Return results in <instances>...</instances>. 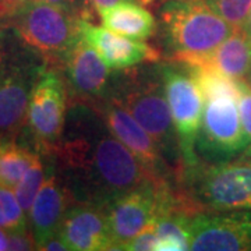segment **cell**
I'll use <instances>...</instances> for the list:
<instances>
[{
    "mask_svg": "<svg viewBox=\"0 0 251 251\" xmlns=\"http://www.w3.org/2000/svg\"><path fill=\"white\" fill-rule=\"evenodd\" d=\"M250 85H251V82H250Z\"/></svg>",
    "mask_w": 251,
    "mask_h": 251,
    "instance_id": "34",
    "label": "cell"
},
{
    "mask_svg": "<svg viewBox=\"0 0 251 251\" xmlns=\"http://www.w3.org/2000/svg\"><path fill=\"white\" fill-rule=\"evenodd\" d=\"M49 156L74 202L105 208L152 180L98 110L84 100H69L63 134Z\"/></svg>",
    "mask_w": 251,
    "mask_h": 251,
    "instance_id": "1",
    "label": "cell"
},
{
    "mask_svg": "<svg viewBox=\"0 0 251 251\" xmlns=\"http://www.w3.org/2000/svg\"><path fill=\"white\" fill-rule=\"evenodd\" d=\"M39 158L35 147L18 143L17 138L0 141V184L14 190Z\"/></svg>",
    "mask_w": 251,
    "mask_h": 251,
    "instance_id": "18",
    "label": "cell"
},
{
    "mask_svg": "<svg viewBox=\"0 0 251 251\" xmlns=\"http://www.w3.org/2000/svg\"><path fill=\"white\" fill-rule=\"evenodd\" d=\"M100 23L110 31L133 39H148L155 35L158 24L151 11L137 1H122L98 13Z\"/></svg>",
    "mask_w": 251,
    "mask_h": 251,
    "instance_id": "16",
    "label": "cell"
},
{
    "mask_svg": "<svg viewBox=\"0 0 251 251\" xmlns=\"http://www.w3.org/2000/svg\"><path fill=\"white\" fill-rule=\"evenodd\" d=\"M190 250L251 251V211L204 212L193 216Z\"/></svg>",
    "mask_w": 251,
    "mask_h": 251,
    "instance_id": "12",
    "label": "cell"
},
{
    "mask_svg": "<svg viewBox=\"0 0 251 251\" xmlns=\"http://www.w3.org/2000/svg\"><path fill=\"white\" fill-rule=\"evenodd\" d=\"M206 4L234 28H242L251 11V0H205Z\"/></svg>",
    "mask_w": 251,
    "mask_h": 251,
    "instance_id": "22",
    "label": "cell"
},
{
    "mask_svg": "<svg viewBox=\"0 0 251 251\" xmlns=\"http://www.w3.org/2000/svg\"><path fill=\"white\" fill-rule=\"evenodd\" d=\"M42 1L59 6V7L67 10L75 16H80V17L87 20V9H85L84 1H81V0H42Z\"/></svg>",
    "mask_w": 251,
    "mask_h": 251,
    "instance_id": "26",
    "label": "cell"
},
{
    "mask_svg": "<svg viewBox=\"0 0 251 251\" xmlns=\"http://www.w3.org/2000/svg\"><path fill=\"white\" fill-rule=\"evenodd\" d=\"M158 236L153 230L152 224L145 227L141 233L135 236L131 242L127 243L125 247L126 251H156Z\"/></svg>",
    "mask_w": 251,
    "mask_h": 251,
    "instance_id": "24",
    "label": "cell"
},
{
    "mask_svg": "<svg viewBox=\"0 0 251 251\" xmlns=\"http://www.w3.org/2000/svg\"><path fill=\"white\" fill-rule=\"evenodd\" d=\"M9 250V233L0 227V251Z\"/></svg>",
    "mask_w": 251,
    "mask_h": 251,
    "instance_id": "30",
    "label": "cell"
},
{
    "mask_svg": "<svg viewBox=\"0 0 251 251\" xmlns=\"http://www.w3.org/2000/svg\"><path fill=\"white\" fill-rule=\"evenodd\" d=\"M179 191L196 215L251 211V158L198 162L183 171Z\"/></svg>",
    "mask_w": 251,
    "mask_h": 251,
    "instance_id": "5",
    "label": "cell"
},
{
    "mask_svg": "<svg viewBox=\"0 0 251 251\" xmlns=\"http://www.w3.org/2000/svg\"><path fill=\"white\" fill-rule=\"evenodd\" d=\"M247 147L239 98L205 99L202 122L196 140V155L202 163H221L242 156Z\"/></svg>",
    "mask_w": 251,
    "mask_h": 251,
    "instance_id": "7",
    "label": "cell"
},
{
    "mask_svg": "<svg viewBox=\"0 0 251 251\" xmlns=\"http://www.w3.org/2000/svg\"><path fill=\"white\" fill-rule=\"evenodd\" d=\"M211 63L237 82H251V36L236 28L211 53Z\"/></svg>",
    "mask_w": 251,
    "mask_h": 251,
    "instance_id": "17",
    "label": "cell"
},
{
    "mask_svg": "<svg viewBox=\"0 0 251 251\" xmlns=\"http://www.w3.org/2000/svg\"><path fill=\"white\" fill-rule=\"evenodd\" d=\"M80 16L42 0H29L6 21L24 42L42 54L49 67L59 70L81 36Z\"/></svg>",
    "mask_w": 251,
    "mask_h": 251,
    "instance_id": "6",
    "label": "cell"
},
{
    "mask_svg": "<svg viewBox=\"0 0 251 251\" xmlns=\"http://www.w3.org/2000/svg\"><path fill=\"white\" fill-rule=\"evenodd\" d=\"M59 236L72 251L113 250L105 208L74 202L63 218Z\"/></svg>",
    "mask_w": 251,
    "mask_h": 251,
    "instance_id": "14",
    "label": "cell"
},
{
    "mask_svg": "<svg viewBox=\"0 0 251 251\" xmlns=\"http://www.w3.org/2000/svg\"><path fill=\"white\" fill-rule=\"evenodd\" d=\"M39 250H48V251H66L69 250V247L66 246V243L63 242L62 237L59 236V233L53 236L52 239H49L48 242L44 243Z\"/></svg>",
    "mask_w": 251,
    "mask_h": 251,
    "instance_id": "29",
    "label": "cell"
},
{
    "mask_svg": "<svg viewBox=\"0 0 251 251\" xmlns=\"http://www.w3.org/2000/svg\"><path fill=\"white\" fill-rule=\"evenodd\" d=\"M46 177H48V175H46L45 165H44L42 159L39 158L28 169L27 173L24 175V177L20 180V183L14 187V193L18 198V202L21 204L23 209L27 214H29V209L34 204L35 197L38 196V193H39Z\"/></svg>",
    "mask_w": 251,
    "mask_h": 251,
    "instance_id": "21",
    "label": "cell"
},
{
    "mask_svg": "<svg viewBox=\"0 0 251 251\" xmlns=\"http://www.w3.org/2000/svg\"><path fill=\"white\" fill-rule=\"evenodd\" d=\"M159 64L172 119L179 137L184 171L198 163L196 140L202 122L205 98L197 82L179 63L166 60Z\"/></svg>",
    "mask_w": 251,
    "mask_h": 251,
    "instance_id": "8",
    "label": "cell"
},
{
    "mask_svg": "<svg viewBox=\"0 0 251 251\" xmlns=\"http://www.w3.org/2000/svg\"><path fill=\"white\" fill-rule=\"evenodd\" d=\"M122 1H137L140 3L138 0H84L85 3V7H87V13H88V20L92 18V13H99L100 10L108 9L113 4L117 3H122Z\"/></svg>",
    "mask_w": 251,
    "mask_h": 251,
    "instance_id": "27",
    "label": "cell"
},
{
    "mask_svg": "<svg viewBox=\"0 0 251 251\" xmlns=\"http://www.w3.org/2000/svg\"><path fill=\"white\" fill-rule=\"evenodd\" d=\"M29 0H0V21H6L7 18L24 6Z\"/></svg>",
    "mask_w": 251,
    "mask_h": 251,
    "instance_id": "28",
    "label": "cell"
},
{
    "mask_svg": "<svg viewBox=\"0 0 251 251\" xmlns=\"http://www.w3.org/2000/svg\"><path fill=\"white\" fill-rule=\"evenodd\" d=\"M59 72L66 81L69 100L84 102L108 97L117 75V70L109 67L82 36L67 53Z\"/></svg>",
    "mask_w": 251,
    "mask_h": 251,
    "instance_id": "11",
    "label": "cell"
},
{
    "mask_svg": "<svg viewBox=\"0 0 251 251\" xmlns=\"http://www.w3.org/2000/svg\"><path fill=\"white\" fill-rule=\"evenodd\" d=\"M88 103L98 110L109 130L131 151L155 183L179 184V175L165 158L158 144L120 103L110 97Z\"/></svg>",
    "mask_w": 251,
    "mask_h": 251,
    "instance_id": "9",
    "label": "cell"
},
{
    "mask_svg": "<svg viewBox=\"0 0 251 251\" xmlns=\"http://www.w3.org/2000/svg\"><path fill=\"white\" fill-rule=\"evenodd\" d=\"M0 23H3V21H0Z\"/></svg>",
    "mask_w": 251,
    "mask_h": 251,
    "instance_id": "33",
    "label": "cell"
},
{
    "mask_svg": "<svg viewBox=\"0 0 251 251\" xmlns=\"http://www.w3.org/2000/svg\"><path fill=\"white\" fill-rule=\"evenodd\" d=\"M81 36L115 70H126L145 63H158L162 53L140 39L120 35L105 27H97L90 20L80 18Z\"/></svg>",
    "mask_w": 251,
    "mask_h": 251,
    "instance_id": "13",
    "label": "cell"
},
{
    "mask_svg": "<svg viewBox=\"0 0 251 251\" xmlns=\"http://www.w3.org/2000/svg\"><path fill=\"white\" fill-rule=\"evenodd\" d=\"M9 250H38L35 237L29 229L9 233Z\"/></svg>",
    "mask_w": 251,
    "mask_h": 251,
    "instance_id": "25",
    "label": "cell"
},
{
    "mask_svg": "<svg viewBox=\"0 0 251 251\" xmlns=\"http://www.w3.org/2000/svg\"><path fill=\"white\" fill-rule=\"evenodd\" d=\"M28 214L11 188L0 184V227L7 233L28 229Z\"/></svg>",
    "mask_w": 251,
    "mask_h": 251,
    "instance_id": "20",
    "label": "cell"
},
{
    "mask_svg": "<svg viewBox=\"0 0 251 251\" xmlns=\"http://www.w3.org/2000/svg\"><path fill=\"white\" fill-rule=\"evenodd\" d=\"M158 29L166 59L181 62L212 53L236 28L205 0H163Z\"/></svg>",
    "mask_w": 251,
    "mask_h": 251,
    "instance_id": "4",
    "label": "cell"
},
{
    "mask_svg": "<svg viewBox=\"0 0 251 251\" xmlns=\"http://www.w3.org/2000/svg\"><path fill=\"white\" fill-rule=\"evenodd\" d=\"M48 67L7 21L0 23V141L16 140L27 126L31 94Z\"/></svg>",
    "mask_w": 251,
    "mask_h": 251,
    "instance_id": "3",
    "label": "cell"
},
{
    "mask_svg": "<svg viewBox=\"0 0 251 251\" xmlns=\"http://www.w3.org/2000/svg\"><path fill=\"white\" fill-rule=\"evenodd\" d=\"M190 216L163 215L152 222L158 236L156 251L190 250Z\"/></svg>",
    "mask_w": 251,
    "mask_h": 251,
    "instance_id": "19",
    "label": "cell"
},
{
    "mask_svg": "<svg viewBox=\"0 0 251 251\" xmlns=\"http://www.w3.org/2000/svg\"><path fill=\"white\" fill-rule=\"evenodd\" d=\"M242 28L251 36V11H250V14H249V17H247V20H246V23H244V25H243Z\"/></svg>",
    "mask_w": 251,
    "mask_h": 251,
    "instance_id": "31",
    "label": "cell"
},
{
    "mask_svg": "<svg viewBox=\"0 0 251 251\" xmlns=\"http://www.w3.org/2000/svg\"><path fill=\"white\" fill-rule=\"evenodd\" d=\"M143 6H151V4H153L156 0H138Z\"/></svg>",
    "mask_w": 251,
    "mask_h": 251,
    "instance_id": "32",
    "label": "cell"
},
{
    "mask_svg": "<svg viewBox=\"0 0 251 251\" xmlns=\"http://www.w3.org/2000/svg\"><path fill=\"white\" fill-rule=\"evenodd\" d=\"M74 204L69 188L54 169H49L48 177L29 209V226L35 237L38 250L57 234L67 209Z\"/></svg>",
    "mask_w": 251,
    "mask_h": 251,
    "instance_id": "15",
    "label": "cell"
},
{
    "mask_svg": "<svg viewBox=\"0 0 251 251\" xmlns=\"http://www.w3.org/2000/svg\"><path fill=\"white\" fill-rule=\"evenodd\" d=\"M108 97L120 103L148 131L180 180L183 158L159 62L117 70L116 80Z\"/></svg>",
    "mask_w": 251,
    "mask_h": 251,
    "instance_id": "2",
    "label": "cell"
},
{
    "mask_svg": "<svg viewBox=\"0 0 251 251\" xmlns=\"http://www.w3.org/2000/svg\"><path fill=\"white\" fill-rule=\"evenodd\" d=\"M239 110L242 117L244 134L247 138V147L243 152V158H251V85L249 82H240Z\"/></svg>",
    "mask_w": 251,
    "mask_h": 251,
    "instance_id": "23",
    "label": "cell"
},
{
    "mask_svg": "<svg viewBox=\"0 0 251 251\" xmlns=\"http://www.w3.org/2000/svg\"><path fill=\"white\" fill-rule=\"evenodd\" d=\"M69 112V91L63 74L48 67L36 82L28 105L27 126L36 151L52 152L63 134Z\"/></svg>",
    "mask_w": 251,
    "mask_h": 251,
    "instance_id": "10",
    "label": "cell"
}]
</instances>
